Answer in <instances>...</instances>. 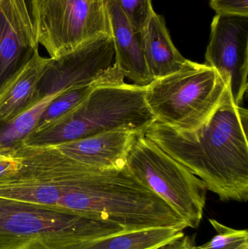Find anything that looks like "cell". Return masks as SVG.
Here are the masks:
<instances>
[{"mask_svg":"<svg viewBox=\"0 0 248 249\" xmlns=\"http://www.w3.org/2000/svg\"><path fill=\"white\" fill-rule=\"evenodd\" d=\"M248 112L230 91L197 130L180 131L154 122L144 132L166 153L199 177L222 201L248 200Z\"/></svg>","mask_w":248,"mask_h":249,"instance_id":"6da1fadb","label":"cell"},{"mask_svg":"<svg viewBox=\"0 0 248 249\" xmlns=\"http://www.w3.org/2000/svg\"><path fill=\"white\" fill-rule=\"evenodd\" d=\"M122 232L84 213L0 197V249H79Z\"/></svg>","mask_w":248,"mask_h":249,"instance_id":"7a4b0ae2","label":"cell"},{"mask_svg":"<svg viewBox=\"0 0 248 249\" xmlns=\"http://www.w3.org/2000/svg\"><path fill=\"white\" fill-rule=\"evenodd\" d=\"M146 87L125 83L99 86L74 109L32 131L23 143L53 146L121 129L144 133L155 122L146 102Z\"/></svg>","mask_w":248,"mask_h":249,"instance_id":"3957f363","label":"cell"},{"mask_svg":"<svg viewBox=\"0 0 248 249\" xmlns=\"http://www.w3.org/2000/svg\"><path fill=\"white\" fill-rule=\"evenodd\" d=\"M228 91L215 69L186 60L179 71L147 86L145 99L156 122L192 131L211 118Z\"/></svg>","mask_w":248,"mask_h":249,"instance_id":"277c9868","label":"cell"},{"mask_svg":"<svg viewBox=\"0 0 248 249\" xmlns=\"http://www.w3.org/2000/svg\"><path fill=\"white\" fill-rule=\"evenodd\" d=\"M125 166L171 207L187 228L196 229L199 227L203 217L208 189L190 170L146 137L144 133H138L134 138Z\"/></svg>","mask_w":248,"mask_h":249,"instance_id":"5b68a950","label":"cell"},{"mask_svg":"<svg viewBox=\"0 0 248 249\" xmlns=\"http://www.w3.org/2000/svg\"><path fill=\"white\" fill-rule=\"evenodd\" d=\"M38 42L57 58L100 35L112 36L106 1L33 0Z\"/></svg>","mask_w":248,"mask_h":249,"instance_id":"8992f818","label":"cell"},{"mask_svg":"<svg viewBox=\"0 0 248 249\" xmlns=\"http://www.w3.org/2000/svg\"><path fill=\"white\" fill-rule=\"evenodd\" d=\"M205 59L227 85L233 103L241 107L248 86V17L216 14Z\"/></svg>","mask_w":248,"mask_h":249,"instance_id":"52a82bcc","label":"cell"},{"mask_svg":"<svg viewBox=\"0 0 248 249\" xmlns=\"http://www.w3.org/2000/svg\"><path fill=\"white\" fill-rule=\"evenodd\" d=\"M115 61L111 35H103L57 58H50L38 84L36 102L71 88L90 84L103 77Z\"/></svg>","mask_w":248,"mask_h":249,"instance_id":"ba28073f","label":"cell"},{"mask_svg":"<svg viewBox=\"0 0 248 249\" xmlns=\"http://www.w3.org/2000/svg\"><path fill=\"white\" fill-rule=\"evenodd\" d=\"M37 51L33 0H0V90Z\"/></svg>","mask_w":248,"mask_h":249,"instance_id":"9c48e42d","label":"cell"},{"mask_svg":"<svg viewBox=\"0 0 248 249\" xmlns=\"http://www.w3.org/2000/svg\"><path fill=\"white\" fill-rule=\"evenodd\" d=\"M138 133L115 130L53 145L64 155L96 169L122 168L131 143Z\"/></svg>","mask_w":248,"mask_h":249,"instance_id":"30bf717a","label":"cell"},{"mask_svg":"<svg viewBox=\"0 0 248 249\" xmlns=\"http://www.w3.org/2000/svg\"><path fill=\"white\" fill-rule=\"evenodd\" d=\"M106 5L115 47L114 64L134 85L149 86L154 78L146 64L139 35L115 0H106Z\"/></svg>","mask_w":248,"mask_h":249,"instance_id":"8fae6325","label":"cell"},{"mask_svg":"<svg viewBox=\"0 0 248 249\" xmlns=\"http://www.w3.org/2000/svg\"><path fill=\"white\" fill-rule=\"evenodd\" d=\"M50 58L39 51L0 90V122H7L36 103L38 84L46 71Z\"/></svg>","mask_w":248,"mask_h":249,"instance_id":"7c38bea8","label":"cell"},{"mask_svg":"<svg viewBox=\"0 0 248 249\" xmlns=\"http://www.w3.org/2000/svg\"><path fill=\"white\" fill-rule=\"evenodd\" d=\"M146 64L154 80L179 71L186 60L175 47L164 18L154 12L139 35Z\"/></svg>","mask_w":248,"mask_h":249,"instance_id":"4fadbf2b","label":"cell"},{"mask_svg":"<svg viewBox=\"0 0 248 249\" xmlns=\"http://www.w3.org/2000/svg\"><path fill=\"white\" fill-rule=\"evenodd\" d=\"M183 227L125 231L87 243L79 249H157L185 235Z\"/></svg>","mask_w":248,"mask_h":249,"instance_id":"5bb4252c","label":"cell"},{"mask_svg":"<svg viewBox=\"0 0 248 249\" xmlns=\"http://www.w3.org/2000/svg\"><path fill=\"white\" fill-rule=\"evenodd\" d=\"M64 91L46 96L16 118L0 122V150H13L23 144L34 130L47 107Z\"/></svg>","mask_w":248,"mask_h":249,"instance_id":"9a60e30c","label":"cell"},{"mask_svg":"<svg viewBox=\"0 0 248 249\" xmlns=\"http://www.w3.org/2000/svg\"><path fill=\"white\" fill-rule=\"evenodd\" d=\"M216 235L206 244L193 249H241L248 247L247 230H236L225 226L215 219H209Z\"/></svg>","mask_w":248,"mask_h":249,"instance_id":"2e32d148","label":"cell"},{"mask_svg":"<svg viewBox=\"0 0 248 249\" xmlns=\"http://www.w3.org/2000/svg\"><path fill=\"white\" fill-rule=\"evenodd\" d=\"M128 18L134 32L140 35L144 31L154 11L151 0H115Z\"/></svg>","mask_w":248,"mask_h":249,"instance_id":"e0dca14e","label":"cell"},{"mask_svg":"<svg viewBox=\"0 0 248 249\" xmlns=\"http://www.w3.org/2000/svg\"><path fill=\"white\" fill-rule=\"evenodd\" d=\"M210 5L218 15L248 17V0H210Z\"/></svg>","mask_w":248,"mask_h":249,"instance_id":"ac0fdd59","label":"cell"},{"mask_svg":"<svg viewBox=\"0 0 248 249\" xmlns=\"http://www.w3.org/2000/svg\"><path fill=\"white\" fill-rule=\"evenodd\" d=\"M21 167V160L14 150H0V177L16 172Z\"/></svg>","mask_w":248,"mask_h":249,"instance_id":"d6986e66","label":"cell"},{"mask_svg":"<svg viewBox=\"0 0 248 249\" xmlns=\"http://www.w3.org/2000/svg\"><path fill=\"white\" fill-rule=\"evenodd\" d=\"M195 245L191 238L184 235L182 238L175 240L157 249H193Z\"/></svg>","mask_w":248,"mask_h":249,"instance_id":"ffe728a7","label":"cell"},{"mask_svg":"<svg viewBox=\"0 0 248 249\" xmlns=\"http://www.w3.org/2000/svg\"><path fill=\"white\" fill-rule=\"evenodd\" d=\"M241 249H248V247H244V248Z\"/></svg>","mask_w":248,"mask_h":249,"instance_id":"44dd1931","label":"cell"},{"mask_svg":"<svg viewBox=\"0 0 248 249\" xmlns=\"http://www.w3.org/2000/svg\"><path fill=\"white\" fill-rule=\"evenodd\" d=\"M100 1H106V0H100Z\"/></svg>","mask_w":248,"mask_h":249,"instance_id":"7402d4cb","label":"cell"}]
</instances>
